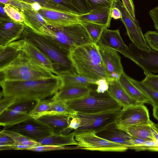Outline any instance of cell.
Wrapping results in <instances>:
<instances>
[{"mask_svg":"<svg viewBox=\"0 0 158 158\" xmlns=\"http://www.w3.org/2000/svg\"><path fill=\"white\" fill-rule=\"evenodd\" d=\"M121 110L92 114L77 112L75 116L80 119L81 124L79 128L73 131L76 132H98L115 123Z\"/></svg>","mask_w":158,"mask_h":158,"instance_id":"cell-7","label":"cell"},{"mask_svg":"<svg viewBox=\"0 0 158 158\" xmlns=\"http://www.w3.org/2000/svg\"><path fill=\"white\" fill-rule=\"evenodd\" d=\"M20 39L31 42L46 55L52 62L56 75L61 71L75 70L67 54L28 27L26 26Z\"/></svg>","mask_w":158,"mask_h":158,"instance_id":"cell-5","label":"cell"},{"mask_svg":"<svg viewBox=\"0 0 158 158\" xmlns=\"http://www.w3.org/2000/svg\"><path fill=\"white\" fill-rule=\"evenodd\" d=\"M81 23L89 34L93 43L97 44L105 26L100 24L88 22Z\"/></svg>","mask_w":158,"mask_h":158,"instance_id":"cell-31","label":"cell"},{"mask_svg":"<svg viewBox=\"0 0 158 158\" xmlns=\"http://www.w3.org/2000/svg\"><path fill=\"white\" fill-rule=\"evenodd\" d=\"M68 56L74 69L80 75L95 81L104 78L109 81L96 44L80 46L71 51Z\"/></svg>","mask_w":158,"mask_h":158,"instance_id":"cell-2","label":"cell"},{"mask_svg":"<svg viewBox=\"0 0 158 158\" xmlns=\"http://www.w3.org/2000/svg\"><path fill=\"white\" fill-rule=\"evenodd\" d=\"M52 100V98L37 101L33 109L29 113V115L31 118L36 119L49 109Z\"/></svg>","mask_w":158,"mask_h":158,"instance_id":"cell-32","label":"cell"},{"mask_svg":"<svg viewBox=\"0 0 158 158\" xmlns=\"http://www.w3.org/2000/svg\"><path fill=\"white\" fill-rule=\"evenodd\" d=\"M157 129L156 124H140L131 125L122 130L126 132L131 137L148 140H156L154 134Z\"/></svg>","mask_w":158,"mask_h":158,"instance_id":"cell-27","label":"cell"},{"mask_svg":"<svg viewBox=\"0 0 158 158\" xmlns=\"http://www.w3.org/2000/svg\"><path fill=\"white\" fill-rule=\"evenodd\" d=\"M3 96H13L19 99L37 101L53 96L61 88L62 81L57 75L27 81H0Z\"/></svg>","mask_w":158,"mask_h":158,"instance_id":"cell-1","label":"cell"},{"mask_svg":"<svg viewBox=\"0 0 158 158\" xmlns=\"http://www.w3.org/2000/svg\"><path fill=\"white\" fill-rule=\"evenodd\" d=\"M4 5L5 10L11 19L17 22L23 23L24 16L19 9L9 4Z\"/></svg>","mask_w":158,"mask_h":158,"instance_id":"cell-36","label":"cell"},{"mask_svg":"<svg viewBox=\"0 0 158 158\" xmlns=\"http://www.w3.org/2000/svg\"><path fill=\"white\" fill-rule=\"evenodd\" d=\"M107 91L123 107L141 103L132 99L127 94L121 85L119 80L109 81Z\"/></svg>","mask_w":158,"mask_h":158,"instance_id":"cell-24","label":"cell"},{"mask_svg":"<svg viewBox=\"0 0 158 158\" xmlns=\"http://www.w3.org/2000/svg\"><path fill=\"white\" fill-rule=\"evenodd\" d=\"M37 101L19 99L9 108L22 112L29 113L35 106Z\"/></svg>","mask_w":158,"mask_h":158,"instance_id":"cell-34","label":"cell"},{"mask_svg":"<svg viewBox=\"0 0 158 158\" xmlns=\"http://www.w3.org/2000/svg\"><path fill=\"white\" fill-rule=\"evenodd\" d=\"M113 6L118 8L121 11L122 17L120 20L124 24L132 43L142 50L150 51L151 49L146 41L138 20L132 18L120 0H114Z\"/></svg>","mask_w":158,"mask_h":158,"instance_id":"cell-10","label":"cell"},{"mask_svg":"<svg viewBox=\"0 0 158 158\" xmlns=\"http://www.w3.org/2000/svg\"><path fill=\"white\" fill-rule=\"evenodd\" d=\"M25 40L20 39L7 45L0 47V69L13 61L22 52Z\"/></svg>","mask_w":158,"mask_h":158,"instance_id":"cell-22","label":"cell"},{"mask_svg":"<svg viewBox=\"0 0 158 158\" xmlns=\"http://www.w3.org/2000/svg\"><path fill=\"white\" fill-rule=\"evenodd\" d=\"M132 82L141 90L151 100L153 107L158 106V91L147 87L141 81L136 80L130 77Z\"/></svg>","mask_w":158,"mask_h":158,"instance_id":"cell-33","label":"cell"},{"mask_svg":"<svg viewBox=\"0 0 158 158\" xmlns=\"http://www.w3.org/2000/svg\"><path fill=\"white\" fill-rule=\"evenodd\" d=\"M97 45L114 49L123 54L128 49L124 42L119 29L111 30L105 28Z\"/></svg>","mask_w":158,"mask_h":158,"instance_id":"cell-18","label":"cell"},{"mask_svg":"<svg viewBox=\"0 0 158 158\" xmlns=\"http://www.w3.org/2000/svg\"><path fill=\"white\" fill-rule=\"evenodd\" d=\"M98 49L109 81L118 80L124 71L117 51L102 47L98 46Z\"/></svg>","mask_w":158,"mask_h":158,"instance_id":"cell-12","label":"cell"},{"mask_svg":"<svg viewBox=\"0 0 158 158\" xmlns=\"http://www.w3.org/2000/svg\"><path fill=\"white\" fill-rule=\"evenodd\" d=\"M0 132L11 138L14 141V145H22L33 147L41 145L39 142L30 139L23 135L10 130L4 129Z\"/></svg>","mask_w":158,"mask_h":158,"instance_id":"cell-30","label":"cell"},{"mask_svg":"<svg viewBox=\"0 0 158 158\" xmlns=\"http://www.w3.org/2000/svg\"><path fill=\"white\" fill-rule=\"evenodd\" d=\"M20 10L24 16L25 25L35 32L43 35L49 25L42 15L33 9Z\"/></svg>","mask_w":158,"mask_h":158,"instance_id":"cell-21","label":"cell"},{"mask_svg":"<svg viewBox=\"0 0 158 158\" xmlns=\"http://www.w3.org/2000/svg\"><path fill=\"white\" fill-rule=\"evenodd\" d=\"M144 36L151 49L158 52V31H148L145 33Z\"/></svg>","mask_w":158,"mask_h":158,"instance_id":"cell-39","label":"cell"},{"mask_svg":"<svg viewBox=\"0 0 158 158\" xmlns=\"http://www.w3.org/2000/svg\"><path fill=\"white\" fill-rule=\"evenodd\" d=\"M57 75L62 80L61 88L70 87H89L91 85H95L96 81L84 77L77 73L75 70L61 71L58 72Z\"/></svg>","mask_w":158,"mask_h":158,"instance_id":"cell-20","label":"cell"},{"mask_svg":"<svg viewBox=\"0 0 158 158\" xmlns=\"http://www.w3.org/2000/svg\"><path fill=\"white\" fill-rule=\"evenodd\" d=\"M3 4L0 3V19H10L6 12Z\"/></svg>","mask_w":158,"mask_h":158,"instance_id":"cell-51","label":"cell"},{"mask_svg":"<svg viewBox=\"0 0 158 158\" xmlns=\"http://www.w3.org/2000/svg\"><path fill=\"white\" fill-rule=\"evenodd\" d=\"M22 51L33 63L40 67L48 69L56 75L53 64L51 60L31 42L25 40Z\"/></svg>","mask_w":158,"mask_h":158,"instance_id":"cell-17","label":"cell"},{"mask_svg":"<svg viewBox=\"0 0 158 158\" xmlns=\"http://www.w3.org/2000/svg\"><path fill=\"white\" fill-rule=\"evenodd\" d=\"M123 5L131 17L136 19L135 9L133 0H122Z\"/></svg>","mask_w":158,"mask_h":158,"instance_id":"cell-45","label":"cell"},{"mask_svg":"<svg viewBox=\"0 0 158 158\" xmlns=\"http://www.w3.org/2000/svg\"><path fill=\"white\" fill-rule=\"evenodd\" d=\"M69 108L78 113L86 114L121 110L122 106L108 91L98 93L92 89L90 94L81 98L65 102Z\"/></svg>","mask_w":158,"mask_h":158,"instance_id":"cell-4","label":"cell"},{"mask_svg":"<svg viewBox=\"0 0 158 158\" xmlns=\"http://www.w3.org/2000/svg\"><path fill=\"white\" fill-rule=\"evenodd\" d=\"M73 149L72 147L40 145L26 149V150L36 152H45Z\"/></svg>","mask_w":158,"mask_h":158,"instance_id":"cell-41","label":"cell"},{"mask_svg":"<svg viewBox=\"0 0 158 158\" xmlns=\"http://www.w3.org/2000/svg\"><path fill=\"white\" fill-rule=\"evenodd\" d=\"M149 14L153 21L155 28L158 31V6L151 10Z\"/></svg>","mask_w":158,"mask_h":158,"instance_id":"cell-47","label":"cell"},{"mask_svg":"<svg viewBox=\"0 0 158 158\" xmlns=\"http://www.w3.org/2000/svg\"><path fill=\"white\" fill-rule=\"evenodd\" d=\"M115 123L122 129L136 124H151L154 123L150 119L148 109L141 103L123 107L116 119Z\"/></svg>","mask_w":158,"mask_h":158,"instance_id":"cell-8","label":"cell"},{"mask_svg":"<svg viewBox=\"0 0 158 158\" xmlns=\"http://www.w3.org/2000/svg\"><path fill=\"white\" fill-rule=\"evenodd\" d=\"M130 149L138 151L147 150L158 152V140H146L140 144L132 147Z\"/></svg>","mask_w":158,"mask_h":158,"instance_id":"cell-37","label":"cell"},{"mask_svg":"<svg viewBox=\"0 0 158 158\" xmlns=\"http://www.w3.org/2000/svg\"><path fill=\"white\" fill-rule=\"evenodd\" d=\"M153 114L154 117L158 121V106L153 107Z\"/></svg>","mask_w":158,"mask_h":158,"instance_id":"cell-52","label":"cell"},{"mask_svg":"<svg viewBox=\"0 0 158 158\" xmlns=\"http://www.w3.org/2000/svg\"><path fill=\"white\" fill-rule=\"evenodd\" d=\"M128 48L123 55L141 67L145 75L158 73V52L152 49L149 51L142 50L132 43Z\"/></svg>","mask_w":158,"mask_h":158,"instance_id":"cell-9","label":"cell"},{"mask_svg":"<svg viewBox=\"0 0 158 158\" xmlns=\"http://www.w3.org/2000/svg\"><path fill=\"white\" fill-rule=\"evenodd\" d=\"M10 0H0V3L3 4H8Z\"/></svg>","mask_w":158,"mask_h":158,"instance_id":"cell-53","label":"cell"},{"mask_svg":"<svg viewBox=\"0 0 158 158\" xmlns=\"http://www.w3.org/2000/svg\"><path fill=\"white\" fill-rule=\"evenodd\" d=\"M38 11L51 26L63 27L81 23L78 19V15L71 12L42 7Z\"/></svg>","mask_w":158,"mask_h":158,"instance_id":"cell-13","label":"cell"},{"mask_svg":"<svg viewBox=\"0 0 158 158\" xmlns=\"http://www.w3.org/2000/svg\"><path fill=\"white\" fill-rule=\"evenodd\" d=\"M81 121L77 117L73 115L72 118L70 123L69 126V128L72 131L76 130L80 127Z\"/></svg>","mask_w":158,"mask_h":158,"instance_id":"cell-49","label":"cell"},{"mask_svg":"<svg viewBox=\"0 0 158 158\" xmlns=\"http://www.w3.org/2000/svg\"><path fill=\"white\" fill-rule=\"evenodd\" d=\"M4 129L20 133L35 141L53 133L48 127L31 117L16 125Z\"/></svg>","mask_w":158,"mask_h":158,"instance_id":"cell-11","label":"cell"},{"mask_svg":"<svg viewBox=\"0 0 158 158\" xmlns=\"http://www.w3.org/2000/svg\"><path fill=\"white\" fill-rule=\"evenodd\" d=\"M29 114L8 108L0 114V125L6 129L20 123L29 118Z\"/></svg>","mask_w":158,"mask_h":158,"instance_id":"cell-28","label":"cell"},{"mask_svg":"<svg viewBox=\"0 0 158 158\" xmlns=\"http://www.w3.org/2000/svg\"><path fill=\"white\" fill-rule=\"evenodd\" d=\"M114 0H83L88 12L96 8L113 4Z\"/></svg>","mask_w":158,"mask_h":158,"instance_id":"cell-38","label":"cell"},{"mask_svg":"<svg viewBox=\"0 0 158 158\" xmlns=\"http://www.w3.org/2000/svg\"><path fill=\"white\" fill-rule=\"evenodd\" d=\"M75 131L64 134L53 133L43 138L36 141L40 143L41 145H50L64 146L70 145H77L75 139Z\"/></svg>","mask_w":158,"mask_h":158,"instance_id":"cell-26","label":"cell"},{"mask_svg":"<svg viewBox=\"0 0 158 158\" xmlns=\"http://www.w3.org/2000/svg\"><path fill=\"white\" fill-rule=\"evenodd\" d=\"M110 16L112 18L115 19H120L122 17L120 10L118 8L114 6L111 10Z\"/></svg>","mask_w":158,"mask_h":158,"instance_id":"cell-50","label":"cell"},{"mask_svg":"<svg viewBox=\"0 0 158 158\" xmlns=\"http://www.w3.org/2000/svg\"><path fill=\"white\" fill-rule=\"evenodd\" d=\"M0 81L38 80L57 75L33 63L22 51L10 64L0 69Z\"/></svg>","mask_w":158,"mask_h":158,"instance_id":"cell-3","label":"cell"},{"mask_svg":"<svg viewBox=\"0 0 158 158\" xmlns=\"http://www.w3.org/2000/svg\"><path fill=\"white\" fill-rule=\"evenodd\" d=\"M14 143V140L10 137L0 132V146L13 144Z\"/></svg>","mask_w":158,"mask_h":158,"instance_id":"cell-48","label":"cell"},{"mask_svg":"<svg viewBox=\"0 0 158 158\" xmlns=\"http://www.w3.org/2000/svg\"><path fill=\"white\" fill-rule=\"evenodd\" d=\"M76 113L69 108L65 101L53 99L49 109L42 116L48 114L74 115Z\"/></svg>","mask_w":158,"mask_h":158,"instance_id":"cell-29","label":"cell"},{"mask_svg":"<svg viewBox=\"0 0 158 158\" xmlns=\"http://www.w3.org/2000/svg\"><path fill=\"white\" fill-rule=\"evenodd\" d=\"M65 11L77 15L83 14L72 0H51Z\"/></svg>","mask_w":158,"mask_h":158,"instance_id":"cell-35","label":"cell"},{"mask_svg":"<svg viewBox=\"0 0 158 158\" xmlns=\"http://www.w3.org/2000/svg\"><path fill=\"white\" fill-rule=\"evenodd\" d=\"M19 100L13 96H3L0 101V114L16 103Z\"/></svg>","mask_w":158,"mask_h":158,"instance_id":"cell-43","label":"cell"},{"mask_svg":"<svg viewBox=\"0 0 158 158\" xmlns=\"http://www.w3.org/2000/svg\"><path fill=\"white\" fill-rule=\"evenodd\" d=\"M19 1L30 4L37 3H39L42 7L57 10L65 11L58 5L51 0H18Z\"/></svg>","mask_w":158,"mask_h":158,"instance_id":"cell-40","label":"cell"},{"mask_svg":"<svg viewBox=\"0 0 158 158\" xmlns=\"http://www.w3.org/2000/svg\"><path fill=\"white\" fill-rule=\"evenodd\" d=\"M119 81L123 89L132 99L141 103L152 105L150 98L132 82L130 77L124 72L121 74Z\"/></svg>","mask_w":158,"mask_h":158,"instance_id":"cell-23","label":"cell"},{"mask_svg":"<svg viewBox=\"0 0 158 158\" xmlns=\"http://www.w3.org/2000/svg\"><path fill=\"white\" fill-rule=\"evenodd\" d=\"M97 88L96 89L98 93H104L107 91L109 88V81L106 79L102 78L96 81Z\"/></svg>","mask_w":158,"mask_h":158,"instance_id":"cell-44","label":"cell"},{"mask_svg":"<svg viewBox=\"0 0 158 158\" xmlns=\"http://www.w3.org/2000/svg\"><path fill=\"white\" fill-rule=\"evenodd\" d=\"M145 76L141 82L151 89L158 91V75L151 73Z\"/></svg>","mask_w":158,"mask_h":158,"instance_id":"cell-42","label":"cell"},{"mask_svg":"<svg viewBox=\"0 0 158 158\" xmlns=\"http://www.w3.org/2000/svg\"><path fill=\"white\" fill-rule=\"evenodd\" d=\"M113 4L96 8L85 14L78 15V19L81 23H95L109 27L110 26L112 19L110 11Z\"/></svg>","mask_w":158,"mask_h":158,"instance_id":"cell-19","label":"cell"},{"mask_svg":"<svg viewBox=\"0 0 158 158\" xmlns=\"http://www.w3.org/2000/svg\"><path fill=\"white\" fill-rule=\"evenodd\" d=\"M95 133L103 139L126 146L128 149L134 145L132 137L124 131L119 128L115 123Z\"/></svg>","mask_w":158,"mask_h":158,"instance_id":"cell-16","label":"cell"},{"mask_svg":"<svg viewBox=\"0 0 158 158\" xmlns=\"http://www.w3.org/2000/svg\"><path fill=\"white\" fill-rule=\"evenodd\" d=\"M26 25L11 19H0V47L20 39Z\"/></svg>","mask_w":158,"mask_h":158,"instance_id":"cell-14","label":"cell"},{"mask_svg":"<svg viewBox=\"0 0 158 158\" xmlns=\"http://www.w3.org/2000/svg\"><path fill=\"white\" fill-rule=\"evenodd\" d=\"M20 9H32L31 5L18 0H10L8 4Z\"/></svg>","mask_w":158,"mask_h":158,"instance_id":"cell-46","label":"cell"},{"mask_svg":"<svg viewBox=\"0 0 158 158\" xmlns=\"http://www.w3.org/2000/svg\"><path fill=\"white\" fill-rule=\"evenodd\" d=\"M75 139L78 148L82 149L102 152H123L128 148L98 136L94 132H75Z\"/></svg>","mask_w":158,"mask_h":158,"instance_id":"cell-6","label":"cell"},{"mask_svg":"<svg viewBox=\"0 0 158 158\" xmlns=\"http://www.w3.org/2000/svg\"><path fill=\"white\" fill-rule=\"evenodd\" d=\"M89 87L63 88L52 97L54 100L67 101L82 98L88 95L92 90Z\"/></svg>","mask_w":158,"mask_h":158,"instance_id":"cell-25","label":"cell"},{"mask_svg":"<svg viewBox=\"0 0 158 158\" xmlns=\"http://www.w3.org/2000/svg\"><path fill=\"white\" fill-rule=\"evenodd\" d=\"M73 115L48 114L42 115L36 120L48 127L53 133L67 134L72 131L69 126Z\"/></svg>","mask_w":158,"mask_h":158,"instance_id":"cell-15","label":"cell"}]
</instances>
